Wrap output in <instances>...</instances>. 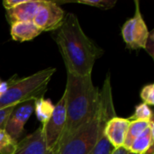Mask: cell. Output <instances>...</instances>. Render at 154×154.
Wrapping results in <instances>:
<instances>
[{
  "instance_id": "1",
  "label": "cell",
  "mask_w": 154,
  "mask_h": 154,
  "mask_svg": "<svg viewBox=\"0 0 154 154\" xmlns=\"http://www.w3.org/2000/svg\"><path fill=\"white\" fill-rule=\"evenodd\" d=\"M55 41L63 58L67 73L91 75L100 50L86 35L77 15L68 14L58 29Z\"/></svg>"
},
{
  "instance_id": "2",
  "label": "cell",
  "mask_w": 154,
  "mask_h": 154,
  "mask_svg": "<svg viewBox=\"0 0 154 154\" xmlns=\"http://www.w3.org/2000/svg\"><path fill=\"white\" fill-rule=\"evenodd\" d=\"M64 94L66 99V124L60 147L96 113L99 102V91L94 86L91 75L76 76L67 73Z\"/></svg>"
},
{
  "instance_id": "3",
  "label": "cell",
  "mask_w": 154,
  "mask_h": 154,
  "mask_svg": "<svg viewBox=\"0 0 154 154\" xmlns=\"http://www.w3.org/2000/svg\"><path fill=\"white\" fill-rule=\"evenodd\" d=\"M116 116L112 98L110 79L107 76L96 113L79 127L60 147L57 154H88L104 132L106 123Z\"/></svg>"
},
{
  "instance_id": "4",
  "label": "cell",
  "mask_w": 154,
  "mask_h": 154,
  "mask_svg": "<svg viewBox=\"0 0 154 154\" xmlns=\"http://www.w3.org/2000/svg\"><path fill=\"white\" fill-rule=\"evenodd\" d=\"M55 71V68H47L26 78L9 81L7 90L0 97V109L43 97Z\"/></svg>"
},
{
  "instance_id": "5",
  "label": "cell",
  "mask_w": 154,
  "mask_h": 154,
  "mask_svg": "<svg viewBox=\"0 0 154 154\" xmlns=\"http://www.w3.org/2000/svg\"><path fill=\"white\" fill-rule=\"evenodd\" d=\"M66 124V99L63 93L60 99L54 106V110L48 120V122L42 125L43 136L46 146L51 154H57L60 143L62 137V134Z\"/></svg>"
},
{
  "instance_id": "6",
  "label": "cell",
  "mask_w": 154,
  "mask_h": 154,
  "mask_svg": "<svg viewBox=\"0 0 154 154\" xmlns=\"http://www.w3.org/2000/svg\"><path fill=\"white\" fill-rule=\"evenodd\" d=\"M65 17L63 9L53 1H43L33 17V23L43 31H53L59 29Z\"/></svg>"
},
{
  "instance_id": "7",
  "label": "cell",
  "mask_w": 154,
  "mask_h": 154,
  "mask_svg": "<svg viewBox=\"0 0 154 154\" xmlns=\"http://www.w3.org/2000/svg\"><path fill=\"white\" fill-rule=\"evenodd\" d=\"M34 111V101L30 100L14 106L6 121L5 132L16 143L23 134V128Z\"/></svg>"
},
{
  "instance_id": "8",
  "label": "cell",
  "mask_w": 154,
  "mask_h": 154,
  "mask_svg": "<svg viewBox=\"0 0 154 154\" xmlns=\"http://www.w3.org/2000/svg\"><path fill=\"white\" fill-rule=\"evenodd\" d=\"M14 154H51L44 141L42 126L18 142Z\"/></svg>"
},
{
  "instance_id": "9",
  "label": "cell",
  "mask_w": 154,
  "mask_h": 154,
  "mask_svg": "<svg viewBox=\"0 0 154 154\" xmlns=\"http://www.w3.org/2000/svg\"><path fill=\"white\" fill-rule=\"evenodd\" d=\"M129 124V119L121 118L118 116L113 117L106 123L104 134L115 148L124 146Z\"/></svg>"
},
{
  "instance_id": "10",
  "label": "cell",
  "mask_w": 154,
  "mask_h": 154,
  "mask_svg": "<svg viewBox=\"0 0 154 154\" xmlns=\"http://www.w3.org/2000/svg\"><path fill=\"white\" fill-rule=\"evenodd\" d=\"M44 0H25L23 4L6 10V17L10 24L19 22H31L33 20L38 9Z\"/></svg>"
},
{
  "instance_id": "11",
  "label": "cell",
  "mask_w": 154,
  "mask_h": 154,
  "mask_svg": "<svg viewBox=\"0 0 154 154\" xmlns=\"http://www.w3.org/2000/svg\"><path fill=\"white\" fill-rule=\"evenodd\" d=\"M11 36L13 40L23 42L31 41L41 34L42 30L39 29L32 21L31 22H19L11 24Z\"/></svg>"
},
{
  "instance_id": "12",
  "label": "cell",
  "mask_w": 154,
  "mask_h": 154,
  "mask_svg": "<svg viewBox=\"0 0 154 154\" xmlns=\"http://www.w3.org/2000/svg\"><path fill=\"white\" fill-rule=\"evenodd\" d=\"M134 20V29H133V38H134V48L144 49L146 40L149 35V30L147 25L142 16L140 5L138 1H135V14L133 17Z\"/></svg>"
},
{
  "instance_id": "13",
  "label": "cell",
  "mask_w": 154,
  "mask_h": 154,
  "mask_svg": "<svg viewBox=\"0 0 154 154\" xmlns=\"http://www.w3.org/2000/svg\"><path fill=\"white\" fill-rule=\"evenodd\" d=\"M154 122H151L149 126L134 140L129 151L133 153H145L149 148L153 145Z\"/></svg>"
},
{
  "instance_id": "14",
  "label": "cell",
  "mask_w": 154,
  "mask_h": 154,
  "mask_svg": "<svg viewBox=\"0 0 154 154\" xmlns=\"http://www.w3.org/2000/svg\"><path fill=\"white\" fill-rule=\"evenodd\" d=\"M54 110V105L50 99L41 97L34 101V112L37 119L43 125H45L51 116Z\"/></svg>"
},
{
  "instance_id": "15",
  "label": "cell",
  "mask_w": 154,
  "mask_h": 154,
  "mask_svg": "<svg viewBox=\"0 0 154 154\" xmlns=\"http://www.w3.org/2000/svg\"><path fill=\"white\" fill-rule=\"evenodd\" d=\"M150 123L151 122H145V121H130L123 147L129 150L134 140L149 126Z\"/></svg>"
},
{
  "instance_id": "16",
  "label": "cell",
  "mask_w": 154,
  "mask_h": 154,
  "mask_svg": "<svg viewBox=\"0 0 154 154\" xmlns=\"http://www.w3.org/2000/svg\"><path fill=\"white\" fill-rule=\"evenodd\" d=\"M130 121H145L153 122V114L150 106L144 103L138 105L135 107L134 114L130 117Z\"/></svg>"
},
{
  "instance_id": "17",
  "label": "cell",
  "mask_w": 154,
  "mask_h": 154,
  "mask_svg": "<svg viewBox=\"0 0 154 154\" xmlns=\"http://www.w3.org/2000/svg\"><path fill=\"white\" fill-rule=\"evenodd\" d=\"M115 147L106 137L104 132L98 137V140L91 152L88 154H112L115 151Z\"/></svg>"
},
{
  "instance_id": "18",
  "label": "cell",
  "mask_w": 154,
  "mask_h": 154,
  "mask_svg": "<svg viewBox=\"0 0 154 154\" xmlns=\"http://www.w3.org/2000/svg\"><path fill=\"white\" fill-rule=\"evenodd\" d=\"M17 143L14 141L5 130H0V154H14Z\"/></svg>"
},
{
  "instance_id": "19",
  "label": "cell",
  "mask_w": 154,
  "mask_h": 154,
  "mask_svg": "<svg viewBox=\"0 0 154 154\" xmlns=\"http://www.w3.org/2000/svg\"><path fill=\"white\" fill-rule=\"evenodd\" d=\"M134 18H131L127 20L122 28V35L125 42L126 43L127 47L130 49L134 50V38H133V29H134Z\"/></svg>"
},
{
  "instance_id": "20",
  "label": "cell",
  "mask_w": 154,
  "mask_h": 154,
  "mask_svg": "<svg viewBox=\"0 0 154 154\" xmlns=\"http://www.w3.org/2000/svg\"><path fill=\"white\" fill-rule=\"evenodd\" d=\"M77 3L106 10V9L113 8L116 4V0H79L77 1Z\"/></svg>"
},
{
  "instance_id": "21",
  "label": "cell",
  "mask_w": 154,
  "mask_h": 154,
  "mask_svg": "<svg viewBox=\"0 0 154 154\" xmlns=\"http://www.w3.org/2000/svg\"><path fill=\"white\" fill-rule=\"evenodd\" d=\"M141 98L143 103L148 106L154 105V85L149 84L143 88L141 91Z\"/></svg>"
},
{
  "instance_id": "22",
  "label": "cell",
  "mask_w": 154,
  "mask_h": 154,
  "mask_svg": "<svg viewBox=\"0 0 154 154\" xmlns=\"http://www.w3.org/2000/svg\"><path fill=\"white\" fill-rule=\"evenodd\" d=\"M154 31L152 30L151 32H149V35H148V38L146 40V42H145V46H144V49L146 50V51L150 54V56L152 58L154 57Z\"/></svg>"
},
{
  "instance_id": "23",
  "label": "cell",
  "mask_w": 154,
  "mask_h": 154,
  "mask_svg": "<svg viewBox=\"0 0 154 154\" xmlns=\"http://www.w3.org/2000/svg\"><path fill=\"white\" fill-rule=\"evenodd\" d=\"M14 106L12 107H6V108H3L0 109V130H4L6 121L11 114V111L13 109Z\"/></svg>"
},
{
  "instance_id": "24",
  "label": "cell",
  "mask_w": 154,
  "mask_h": 154,
  "mask_svg": "<svg viewBox=\"0 0 154 154\" xmlns=\"http://www.w3.org/2000/svg\"><path fill=\"white\" fill-rule=\"evenodd\" d=\"M25 0H5L3 1V5L5 6V8L6 10L14 8L21 4H23Z\"/></svg>"
},
{
  "instance_id": "25",
  "label": "cell",
  "mask_w": 154,
  "mask_h": 154,
  "mask_svg": "<svg viewBox=\"0 0 154 154\" xmlns=\"http://www.w3.org/2000/svg\"><path fill=\"white\" fill-rule=\"evenodd\" d=\"M112 154H135L131 152L129 150L125 149V147H120V148H116L115 151L113 152Z\"/></svg>"
},
{
  "instance_id": "26",
  "label": "cell",
  "mask_w": 154,
  "mask_h": 154,
  "mask_svg": "<svg viewBox=\"0 0 154 154\" xmlns=\"http://www.w3.org/2000/svg\"><path fill=\"white\" fill-rule=\"evenodd\" d=\"M7 88H8V82L0 80V97L5 94Z\"/></svg>"
}]
</instances>
